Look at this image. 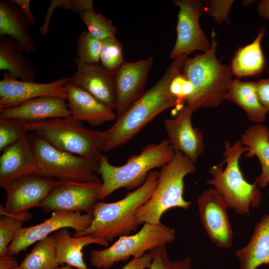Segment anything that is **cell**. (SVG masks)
I'll return each instance as SVG.
<instances>
[{"label":"cell","instance_id":"1","mask_svg":"<svg viewBox=\"0 0 269 269\" xmlns=\"http://www.w3.org/2000/svg\"><path fill=\"white\" fill-rule=\"evenodd\" d=\"M187 58L188 55L184 54L173 60L161 78L105 131L103 152L125 144L160 113L169 108L178 107L177 101L170 92V85L173 78L181 73Z\"/></svg>","mask_w":269,"mask_h":269},{"label":"cell","instance_id":"2","mask_svg":"<svg viewBox=\"0 0 269 269\" xmlns=\"http://www.w3.org/2000/svg\"><path fill=\"white\" fill-rule=\"evenodd\" d=\"M160 172L150 171L144 183L129 192L122 199L114 202H98L93 213L91 225L74 237L89 235L109 242L117 237L129 235L140 225L136 220L137 210L152 195L157 186Z\"/></svg>","mask_w":269,"mask_h":269},{"label":"cell","instance_id":"3","mask_svg":"<svg viewBox=\"0 0 269 269\" xmlns=\"http://www.w3.org/2000/svg\"><path fill=\"white\" fill-rule=\"evenodd\" d=\"M215 37L212 30L210 49L202 54L188 57L182 68L183 73L193 87L186 106L194 112L220 105L226 100L228 89L233 80L230 65L222 64L216 56Z\"/></svg>","mask_w":269,"mask_h":269},{"label":"cell","instance_id":"4","mask_svg":"<svg viewBox=\"0 0 269 269\" xmlns=\"http://www.w3.org/2000/svg\"><path fill=\"white\" fill-rule=\"evenodd\" d=\"M175 154L168 139L165 138L157 143L146 145L138 154L130 156L122 165L111 164L108 156L102 154L97 172L102 180L98 200H104L120 188L131 191L140 187L150 171L162 167Z\"/></svg>","mask_w":269,"mask_h":269},{"label":"cell","instance_id":"5","mask_svg":"<svg viewBox=\"0 0 269 269\" xmlns=\"http://www.w3.org/2000/svg\"><path fill=\"white\" fill-rule=\"evenodd\" d=\"M248 150L240 139L233 144L226 140L223 153L224 159L208 170L212 178L207 180L227 201L229 208L238 215L249 214L250 208L259 206L262 195L255 179L250 183L244 177L239 166L242 154Z\"/></svg>","mask_w":269,"mask_h":269},{"label":"cell","instance_id":"6","mask_svg":"<svg viewBox=\"0 0 269 269\" xmlns=\"http://www.w3.org/2000/svg\"><path fill=\"white\" fill-rule=\"evenodd\" d=\"M195 171L193 161L182 152H175L173 158L162 167L152 195L137 210L135 216L139 224H160L163 214L173 208L188 210L192 202L183 197L184 179Z\"/></svg>","mask_w":269,"mask_h":269},{"label":"cell","instance_id":"7","mask_svg":"<svg viewBox=\"0 0 269 269\" xmlns=\"http://www.w3.org/2000/svg\"><path fill=\"white\" fill-rule=\"evenodd\" d=\"M32 131L61 150L83 157L100 160L106 139L105 131L84 127L71 116L28 122Z\"/></svg>","mask_w":269,"mask_h":269},{"label":"cell","instance_id":"8","mask_svg":"<svg viewBox=\"0 0 269 269\" xmlns=\"http://www.w3.org/2000/svg\"><path fill=\"white\" fill-rule=\"evenodd\" d=\"M27 137L41 174L58 180L79 182L101 181L95 175L100 160L77 155L56 148L33 133Z\"/></svg>","mask_w":269,"mask_h":269},{"label":"cell","instance_id":"9","mask_svg":"<svg viewBox=\"0 0 269 269\" xmlns=\"http://www.w3.org/2000/svg\"><path fill=\"white\" fill-rule=\"evenodd\" d=\"M175 236L174 229L162 223H144L136 233L120 237L104 249L91 251L90 263L97 269H110L116 263L126 261L131 257L138 258L157 246L171 243Z\"/></svg>","mask_w":269,"mask_h":269},{"label":"cell","instance_id":"10","mask_svg":"<svg viewBox=\"0 0 269 269\" xmlns=\"http://www.w3.org/2000/svg\"><path fill=\"white\" fill-rule=\"evenodd\" d=\"M172 2L179 8L176 25L177 37L169 53L174 60L184 54L196 50L206 52L211 42L199 24V18L205 12L203 1L200 0H174Z\"/></svg>","mask_w":269,"mask_h":269},{"label":"cell","instance_id":"11","mask_svg":"<svg viewBox=\"0 0 269 269\" xmlns=\"http://www.w3.org/2000/svg\"><path fill=\"white\" fill-rule=\"evenodd\" d=\"M102 185L101 181L79 182L58 179L39 207L45 212L79 211L93 214Z\"/></svg>","mask_w":269,"mask_h":269},{"label":"cell","instance_id":"12","mask_svg":"<svg viewBox=\"0 0 269 269\" xmlns=\"http://www.w3.org/2000/svg\"><path fill=\"white\" fill-rule=\"evenodd\" d=\"M93 214L81 212L53 211L51 217L43 222L28 227H22L9 246L7 254L14 256L25 251L33 244L47 237L55 231L70 228L78 234L87 229L93 221Z\"/></svg>","mask_w":269,"mask_h":269},{"label":"cell","instance_id":"13","mask_svg":"<svg viewBox=\"0 0 269 269\" xmlns=\"http://www.w3.org/2000/svg\"><path fill=\"white\" fill-rule=\"evenodd\" d=\"M200 220L210 240L221 249L231 247L233 232L228 209L223 196L214 188H209L197 198Z\"/></svg>","mask_w":269,"mask_h":269},{"label":"cell","instance_id":"14","mask_svg":"<svg viewBox=\"0 0 269 269\" xmlns=\"http://www.w3.org/2000/svg\"><path fill=\"white\" fill-rule=\"evenodd\" d=\"M57 180L40 174H32L17 178L5 189L4 206L0 205V213L20 215L39 206Z\"/></svg>","mask_w":269,"mask_h":269},{"label":"cell","instance_id":"15","mask_svg":"<svg viewBox=\"0 0 269 269\" xmlns=\"http://www.w3.org/2000/svg\"><path fill=\"white\" fill-rule=\"evenodd\" d=\"M69 79L65 77L51 82L39 83L19 80L6 72L0 81V110L15 107L26 101L42 96L66 99V85Z\"/></svg>","mask_w":269,"mask_h":269},{"label":"cell","instance_id":"16","mask_svg":"<svg viewBox=\"0 0 269 269\" xmlns=\"http://www.w3.org/2000/svg\"><path fill=\"white\" fill-rule=\"evenodd\" d=\"M153 61V57L150 56L135 62H126L112 73L117 98V118L145 92L144 89Z\"/></svg>","mask_w":269,"mask_h":269},{"label":"cell","instance_id":"17","mask_svg":"<svg viewBox=\"0 0 269 269\" xmlns=\"http://www.w3.org/2000/svg\"><path fill=\"white\" fill-rule=\"evenodd\" d=\"M194 111L183 106L176 117L164 121L168 140L175 151H181L195 163L204 150L203 134L193 127L192 117Z\"/></svg>","mask_w":269,"mask_h":269},{"label":"cell","instance_id":"18","mask_svg":"<svg viewBox=\"0 0 269 269\" xmlns=\"http://www.w3.org/2000/svg\"><path fill=\"white\" fill-rule=\"evenodd\" d=\"M77 70L67 83L82 89L113 111L117 109V98L112 73L100 63L84 64L75 61Z\"/></svg>","mask_w":269,"mask_h":269},{"label":"cell","instance_id":"19","mask_svg":"<svg viewBox=\"0 0 269 269\" xmlns=\"http://www.w3.org/2000/svg\"><path fill=\"white\" fill-rule=\"evenodd\" d=\"M0 156V187L4 190L14 180L40 174L38 162L27 137L6 147Z\"/></svg>","mask_w":269,"mask_h":269},{"label":"cell","instance_id":"20","mask_svg":"<svg viewBox=\"0 0 269 269\" xmlns=\"http://www.w3.org/2000/svg\"><path fill=\"white\" fill-rule=\"evenodd\" d=\"M71 116L66 99L42 96L26 101L19 106L0 110V119L27 122Z\"/></svg>","mask_w":269,"mask_h":269},{"label":"cell","instance_id":"21","mask_svg":"<svg viewBox=\"0 0 269 269\" xmlns=\"http://www.w3.org/2000/svg\"><path fill=\"white\" fill-rule=\"evenodd\" d=\"M66 88L68 108L71 116L76 120L98 127L117 119L114 111L82 89L68 83Z\"/></svg>","mask_w":269,"mask_h":269},{"label":"cell","instance_id":"22","mask_svg":"<svg viewBox=\"0 0 269 269\" xmlns=\"http://www.w3.org/2000/svg\"><path fill=\"white\" fill-rule=\"evenodd\" d=\"M31 24L19 7L12 0L0 1V36H8L16 40L27 53L35 49L29 33Z\"/></svg>","mask_w":269,"mask_h":269},{"label":"cell","instance_id":"23","mask_svg":"<svg viewBox=\"0 0 269 269\" xmlns=\"http://www.w3.org/2000/svg\"><path fill=\"white\" fill-rule=\"evenodd\" d=\"M235 255L239 269H257L262 265H269V212L262 216L248 244L237 250Z\"/></svg>","mask_w":269,"mask_h":269},{"label":"cell","instance_id":"24","mask_svg":"<svg viewBox=\"0 0 269 269\" xmlns=\"http://www.w3.org/2000/svg\"><path fill=\"white\" fill-rule=\"evenodd\" d=\"M54 236L59 265L66 264L76 269H91L83 259L82 250L84 247L94 244L108 247L109 243L106 240L89 235L72 237L67 228L56 231Z\"/></svg>","mask_w":269,"mask_h":269},{"label":"cell","instance_id":"25","mask_svg":"<svg viewBox=\"0 0 269 269\" xmlns=\"http://www.w3.org/2000/svg\"><path fill=\"white\" fill-rule=\"evenodd\" d=\"M265 31L264 27L260 28L252 43L241 46L236 50L230 65L232 73L236 78L259 75L265 71L266 61L261 41Z\"/></svg>","mask_w":269,"mask_h":269},{"label":"cell","instance_id":"26","mask_svg":"<svg viewBox=\"0 0 269 269\" xmlns=\"http://www.w3.org/2000/svg\"><path fill=\"white\" fill-rule=\"evenodd\" d=\"M240 141L247 147L246 156L256 157L261 166V172L256 178L259 188L266 187L269 183V129L260 124L246 130L241 134Z\"/></svg>","mask_w":269,"mask_h":269},{"label":"cell","instance_id":"27","mask_svg":"<svg viewBox=\"0 0 269 269\" xmlns=\"http://www.w3.org/2000/svg\"><path fill=\"white\" fill-rule=\"evenodd\" d=\"M23 51L21 45L13 38L0 36V70L21 80L34 81L35 67Z\"/></svg>","mask_w":269,"mask_h":269},{"label":"cell","instance_id":"28","mask_svg":"<svg viewBox=\"0 0 269 269\" xmlns=\"http://www.w3.org/2000/svg\"><path fill=\"white\" fill-rule=\"evenodd\" d=\"M226 100L240 107L248 119L256 124L263 122L268 114L259 99L255 82L233 79L228 89Z\"/></svg>","mask_w":269,"mask_h":269},{"label":"cell","instance_id":"29","mask_svg":"<svg viewBox=\"0 0 269 269\" xmlns=\"http://www.w3.org/2000/svg\"><path fill=\"white\" fill-rule=\"evenodd\" d=\"M58 266L54 235L36 242L19 265L23 269H55Z\"/></svg>","mask_w":269,"mask_h":269},{"label":"cell","instance_id":"30","mask_svg":"<svg viewBox=\"0 0 269 269\" xmlns=\"http://www.w3.org/2000/svg\"><path fill=\"white\" fill-rule=\"evenodd\" d=\"M80 18L88 29V32L94 37L102 41L116 36L117 28L113 21L103 14L97 13L94 9L82 11Z\"/></svg>","mask_w":269,"mask_h":269},{"label":"cell","instance_id":"31","mask_svg":"<svg viewBox=\"0 0 269 269\" xmlns=\"http://www.w3.org/2000/svg\"><path fill=\"white\" fill-rule=\"evenodd\" d=\"M126 62L123 56V46L116 36L102 41L100 63L107 71L113 73Z\"/></svg>","mask_w":269,"mask_h":269},{"label":"cell","instance_id":"32","mask_svg":"<svg viewBox=\"0 0 269 269\" xmlns=\"http://www.w3.org/2000/svg\"><path fill=\"white\" fill-rule=\"evenodd\" d=\"M102 41L94 37L88 31L80 33L77 40L74 61L84 64L100 62Z\"/></svg>","mask_w":269,"mask_h":269},{"label":"cell","instance_id":"33","mask_svg":"<svg viewBox=\"0 0 269 269\" xmlns=\"http://www.w3.org/2000/svg\"><path fill=\"white\" fill-rule=\"evenodd\" d=\"M29 131L27 121L12 119H0V151L16 143Z\"/></svg>","mask_w":269,"mask_h":269},{"label":"cell","instance_id":"34","mask_svg":"<svg viewBox=\"0 0 269 269\" xmlns=\"http://www.w3.org/2000/svg\"><path fill=\"white\" fill-rule=\"evenodd\" d=\"M0 257L7 254L9 246L15 238L18 231L22 228L24 220L13 215L0 213Z\"/></svg>","mask_w":269,"mask_h":269},{"label":"cell","instance_id":"35","mask_svg":"<svg viewBox=\"0 0 269 269\" xmlns=\"http://www.w3.org/2000/svg\"><path fill=\"white\" fill-rule=\"evenodd\" d=\"M56 7L79 14L84 11L94 9L92 0H51L44 17V22L39 28V33L41 35H45L49 31L50 19Z\"/></svg>","mask_w":269,"mask_h":269},{"label":"cell","instance_id":"36","mask_svg":"<svg viewBox=\"0 0 269 269\" xmlns=\"http://www.w3.org/2000/svg\"><path fill=\"white\" fill-rule=\"evenodd\" d=\"M151 263L148 269H191L190 257L171 261L167 256L166 245L157 246L148 251Z\"/></svg>","mask_w":269,"mask_h":269},{"label":"cell","instance_id":"37","mask_svg":"<svg viewBox=\"0 0 269 269\" xmlns=\"http://www.w3.org/2000/svg\"><path fill=\"white\" fill-rule=\"evenodd\" d=\"M170 91L176 99L178 108L180 110L191 95L193 87L186 76L183 73H179L172 80L170 85Z\"/></svg>","mask_w":269,"mask_h":269},{"label":"cell","instance_id":"38","mask_svg":"<svg viewBox=\"0 0 269 269\" xmlns=\"http://www.w3.org/2000/svg\"><path fill=\"white\" fill-rule=\"evenodd\" d=\"M207 4L205 12L213 18V21L218 24L229 21L228 13L230 12L234 0H203Z\"/></svg>","mask_w":269,"mask_h":269},{"label":"cell","instance_id":"39","mask_svg":"<svg viewBox=\"0 0 269 269\" xmlns=\"http://www.w3.org/2000/svg\"><path fill=\"white\" fill-rule=\"evenodd\" d=\"M256 88L261 103L269 113V78L258 80L256 82Z\"/></svg>","mask_w":269,"mask_h":269},{"label":"cell","instance_id":"40","mask_svg":"<svg viewBox=\"0 0 269 269\" xmlns=\"http://www.w3.org/2000/svg\"><path fill=\"white\" fill-rule=\"evenodd\" d=\"M151 263V258L148 253L138 258H134L121 269H148Z\"/></svg>","mask_w":269,"mask_h":269},{"label":"cell","instance_id":"41","mask_svg":"<svg viewBox=\"0 0 269 269\" xmlns=\"http://www.w3.org/2000/svg\"><path fill=\"white\" fill-rule=\"evenodd\" d=\"M16 5H17L29 21L30 23L33 24L35 22V17L31 11L30 8V0H12Z\"/></svg>","mask_w":269,"mask_h":269},{"label":"cell","instance_id":"42","mask_svg":"<svg viewBox=\"0 0 269 269\" xmlns=\"http://www.w3.org/2000/svg\"><path fill=\"white\" fill-rule=\"evenodd\" d=\"M18 266L17 261L13 256L7 254L0 257V269H12Z\"/></svg>","mask_w":269,"mask_h":269},{"label":"cell","instance_id":"43","mask_svg":"<svg viewBox=\"0 0 269 269\" xmlns=\"http://www.w3.org/2000/svg\"><path fill=\"white\" fill-rule=\"evenodd\" d=\"M257 10L263 19L269 20V0H261L258 2Z\"/></svg>","mask_w":269,"mask_h":269},{"label":"cell","instance_id":"44","mask_svg":"<svg viewBox=\"0 0 269 269\" xmlns=\"http://www.w3.org/2000/svg\"><path fill=\"white\" fill-rule=\"evenodd\" d=\"M55 269H74L73 268V267L66 265V266H64L62 267H58L57 268Z\"/></svg>","mask_w":269,"mask_h":269},{"label":"cell","instance_id":"45","mask_svg":"<svg viewBox=\"0 0 269 269\" xmlns=\"http://www.w3.org/2000/svg\"><path fill=\"white\" fill-rule=\"evenodd\" d=\"M12 269H23L21 268L19 265V266H17L16 267H14V268H12Z\"/></svg>","mask_w":269,"mask_h":269}]
</instances>
